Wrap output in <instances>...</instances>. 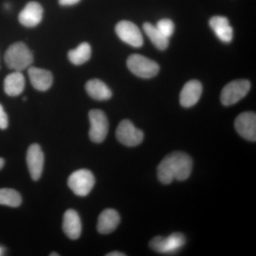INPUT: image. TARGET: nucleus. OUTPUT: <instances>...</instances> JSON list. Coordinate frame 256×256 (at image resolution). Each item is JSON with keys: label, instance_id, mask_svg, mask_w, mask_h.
Returning <instances> with one entry per match:
<instances>
[{"label": "nucleus", "instance_id": "f257e3e1", "mask_svg": "<svg viewBox=\"0 0 256 256\" xmlns=\"http://www.w3.org/2000/svg\"><path fill=\"white\" fill-rule=\"evenodd\" d=\"M192 166L193 161L188 154L181 151L173 152L158 165V180L164 184H170L175 180L184 181L191 175Z\"/></svg>", "mask_w": 256, "mask_h": 256}, {"label": "nucleus", "instance_id": "f03ea898", "mask_svg": "<svg viewBox=\"0 0 256 256\" xmlns=\"http://www.w3.org/2000/svg\"><path fill=\"white\" fill-rule=\"evenodd\" d=\"M4 62L8 68L14 70V72H22L33 63L34 56L24 43L16 42L5 52Z\"/></svg>", "mask_w": 256, "mask_h": 256}, {"label": "nucleus", "instance_id": "7ed1b4c3", "mask_svg": "<svg viewBox=\"0 0 256 256\" xmlns=\"http://www.w3.org/2000/svg\"><path fill=\"white\" fill-rule=\"evenodd\" d=\"M127 66L129 70L140 78H152L160 72L159 65L156 62L142 55L130 56L127 60Z\"/></svg>", "mask_w": 256, "mask_h": 256}, {"label": "nucleus", "instance_id": "20e7f679", "mask_svg": "<svg viewBox=\"0 0 256 256\" xmlns=\"http://www.w3.org/2000/svg\"><path fill=\"white\" fill-rule=\"evenodd\" d=\"M250 82L249 80L240 79L228 82L224 86L220 94V101L225 106L237 104L246 96L250 90Z\"/></svg>", "mask_w": 256, "mask_h": 256}, {"label": "nucleus", "instance_id": "39448f33", "mask_svg": "<svg viewBox=\"0 0 256 256\" xmlns=\"http://www.w3.org/2000/svg\"><path fill=\"white\" fill-rule=\"evenodd\" d=\"M186 244V238L181 233L172 234L168 237L158 236L150 242V246L159 254H174L178 252Z\"/></svg>", "mask_w": 256, "mask_h": 256}, {"label": "nucleus", "instance_id": "423d86ee", "mask_svg": "<svg viewBox=\"0 0 256 256\" xmlns=\"http://www.w3.org/2000/svg\"><path fill=\"white\" fill-rule=\"evenodd\" d=\"M95 182V178L92 172L82 169L77 170L70 174L68 185L77 196H86L94 188Z\"/></svg>", "mask_w": 256, "mask_h": 256}, {"label": "nucleus", "instance_id": "0eeeda50", "mask_svg": "<svg viewBox=\"0 0 256 256\" xmlns=\"http://www.w3.org/2000/svg\"><path fill=\"white\" fill-rule=\"evenodd\" d=\"M90 128L89 137L95 143H101L105 140L108 132L109 124L107 116L101 110H92L88 114Z\"/></svg>", "mask_w": 256, "mask_h": 256}, {"label": "nucleus", "instance_id": "6e6552de", "mask_svg": "<svg viewBox=\"0 0 256 256\" xmlns=\"http://www.w3.org/2000/svg\"><path fill=\"white\" fill-rule=\"evenodd\" d=\"M116 138L121 144L128 146H139L144 140V133L129 120L120 122L116 130Z\"/></svg>", "mask_w": 256, "mask_h": 256}, {"label": "nucleus", "instance_id": "1a4fd4ad", "mask_svg": "<svg viewBox=\"0 0 256 256\" xmlns=\"http://www.w3.org/2000/svg\"><path fill=\"white\" fill-rule=\"evenodd\" d=\"M116 32L122 42L134 48L142 46L144 43L140 30L131 22H120L116 25Z\"/></svg>", "mask_w": 256, "mask_h": 256}, {"label": "nucleus", "instance_id": "9d476101", "mask_svg": "<svg viewBox=\"0 0 256 256\" xmlns=\"http://www.w3.org/2000/svg\"><path fill=\"white\" fill-rule=\"evenodd\" d=\"M236 130L242 137L252 142L256 141V114L254 112H244L235 120Z\"/></svg>", "mask_w": 256, "mask_h": 256}, {"label": "nucleus", "instance_id": "9b49d317", "mask_svg": "<svg viewBox=\"0 0 256 256\" xmlns=\"http://www.w3.org/2000/svg\"><path fill=\"white\" fill-rule=\"evenodd\" d=\"M44 156L38 144H33L28 148L26 153V163L32 180H40L43 172Z\"/></svg>", "mask_w": 256, "mask_h": 256}, {"label": "nucleus", "instance_id": "f8f14e48", "mask_svg": "<svg viewBox=\"0 0 256 256\" xmlns=\"http://www.w3.org/2000/svg\"><path fill=\"white\" fill-rule=\"evenodd\" d=\"M43 8L36 2H30L18 14V21L26 28H34L41 22Z\"/></svg>", "mask_w": 256, "mask_h": 256}, {"label": "nucleus", "instance_id": "ddd939ff", "mask_svg": "<svg viewBox=\"0 0 256 256\" xmlns=\"http://www.w3.org/2000/svg\"><path fill=\"white\" fill-rule=\"evenodd\" d=\"M202 90L201 82L196 80H190L184 86L180 94V104L184 108H191L196 105L201 98Z\"/></svg>", "mask_w": 256, "mask_h": 256}, {"label": "nucleus", "instance_id": "4468645a", "mask_svg": "<svg viewBox=\"0 0 256 256\" xmlns=\"http://www.w3.org/2000/svg\"><path fill=\"white\" fill-rule=\"evenodd\" d=\"M28 74L32 85L40 92H46L53 84V76L50 70L30 66L28 67Z\"/></svg>", "mask_w": 256, "mask_h": 256}, {"label": "nucleus", "instance_id": "2eb2a0df", "mask_svg": "<svg viewBox=\"0 0 256 256\" xmlns=\"http://www.w3.org/2000/svg\"><path fill=\"white\" fill-rule=\"evenodd\" d=\"M120 222V216L116 210L107 208L100 214L98 220V232L101 234H109L114 232Z\"/></svg>", "mask_w": 256, "mask_h": 256}, {"label": "nucleus", "instance_id": "dca6fc26", "mask_svg": "<svg viewBox=\"0 0 256 256\" xmlns=\"http://www.w3.org/2000/svg\"><path fill=\"white\" fill-rule=\"evenodd\" d=\"M210 26L216 36L224 43H230L233 40V28L225 16H215L210 18Z\"/></svg>", "mask_w": 256, "mask_h": 256}, {"label": "nucleus", "instance_id": "f3484780", "mask_svg": "<svg viewBox=\"0 0 256 256\" xmlns=\"http://www.w3.org/2000/svg\"><path fill=\"white\" fill-rule=\"evenodd\" d=\"M64 233L72 240H76L82 234V226L80 216L76 210H68L64 216Z\"/></svg>", "mask_w": 256, "mask_h": 256}, {"label": "nucleus", "instance_id": "a211bd4d", "mask_svg": "<svg viewBox=\"0 0 256 256\" xmlns=\"http://www.w3.org/2000/svg\"><path fill=\"white\" fill-rule=\"evenodd\" d=\"M86 90L90 98L96 100H107L112 97L110 89L99 79L88 80L86 84Z\"/></svg>", "mask_w": 256, "mask_h": 256}, {"label": "nucleus", "instance_id": "6ab92c4d", "mask_svg": "<svg viewBox=\"0 0 256 256\" xmlns=\"http://www.w3.org/2000/svg\"><path fill=\"white\" fill-rule=\"evenodd\" d=\"M25 86L24 76L21 72L9 74L4 79V92L10 96H18L23 92Z\"/></svg>", "mask_w": 256, "mask_h": 256}, {"label": "nucleus", "instance_id": "aec40b11", "mask_svg": "<svg viewBox=\"0 0 256 256\" xmlns=\"http://www.w3.org/2000/svg\"><path fill=\"white\" fill-rule=\"evenodd\" d=\"M143 30L152 43L158 50H165L169 46V38L164 36L154 25L150 23H144L143 24Z\"/></svg>", "mask_w": 256, "mask_h": 256}, {"label": "nucleus", "instance_id": "412c9836", "mask_svg": "<svg viewBox=\"0 0 256 256\" xmlns=\"http://www.w3.org/2000/svg\"><path fill=\"white\" fill-rule=\"evenodd\" d=\"M92 48L87 42H84L75 50H69L68 60L74 65H82L90 60Z\"/></svg>", "mask_w": 256, "mask_h": 256}, {"label": "nucleus", "instance_id": "4be33fe9", "mask_svg": "<svg viewBox=\"0 0 256 256\" xmlns=\"http://www.w3.org/2000/svg\"><path fill=\"white\" fill-rule=\"evenodd\" d=\"M21 195L12 188H0V204L10 207H18L21 205Z\"/></svg>", "mask_w": 256, "mask_h": 256}, {"label": "nucleus", "instance_id": "5701e85b", "mask_svg": "<svg viewBox=\"0 0 256 256\" xmlns=\"http://www.w3.org/2000/svg\"><path fill=\"white\" fill-rule=\"evenodd\" d=\"M156 28L164 36L170 38L174 32V24L169 18H162L156 23Z\"/></svg>", "mask_w": 256, "mask_h": 256}, {"label": "nucleus", "instance_id": "b1692460", "mask_svg": "<svg viewBox=\"0 0 256 256\" xmlns=\"http://www.w3.org/2000/svg\"><path fill=\"white\" fill-rule=\"evenodd\" d=\"M8 127V114L4 112L2 106L0 104V129L4 130Z\"/></svg>", "mask_w": 256, "mask_h": 256}, {"label": "nucleus", "instance_id": "393cba45", "mask_svg": "<svg viewBox=\"0 0 256 256\" xmlns=\"http://www.w3.org/2000/svg\"><path fill=\"white\" fill-rule=\"evenodd\" d=\"M80 0H58V2L62 6H70L77 4Z\"/></svg>", "mask_w": 256, "mask_h": 256}, {"label": "nucleus", "instance_id": "a878e982", "mask_svg": "<svg viewBox=\"0 0 256 256\" xmlns=\"http://www.w3.org/2000/svg\"><path fill=\"white\" fill-rule=\"evenodd\" d=\"M107 256H126V254H122V252H109L108 254L106 255Z\"/></svg>", "mask_w": 256, "mask_h": 256}, {"label": "nucleus", "instance_id": "bb28decb", "mask_svg": "<svg viewBox=\"0 0 256 256\" xmlns=\"http://www.w3.org/2000/svg\"><path fill=\"white\" fill-rule=\"evenodd\" d=\"M4 165V160L2 158H0V170L2 169Z\"/></svg>", "mask_w": 256, "mask_h": 256}, {"label": "nucleus", "instance_id": "cd10ccee", "mask_svg": "<svg viewBox=\"0 0 256 256\" xmlns=\"http://www.w3.org/2000/svg\"><path fill=\"white\" fill-rule=\"evenodd\" d=\"M50 256H60V254H56V252H52V254H50Z\"/></svg>", "mask_w": 256, "mask_h": 256}, {"label": "nucleus", "instance_id": "c85d7f7f", "mask_svg": "<svg viewBox=\"0 0 256 256\" xmlns=\"http://www.w3.org/2000/svg\"><path fill=\"white\" fill-rule=\"evenodd\" d=\"M0 254H1V249H0Z\"/></svg>", "mask_w": 256, "mask_h": 256}]
</instances>
